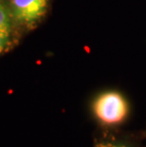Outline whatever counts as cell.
<instances>
[{"label": "cell", "mask_w": 146, "mask_h": 147, "mask_svg": "<svg viewBox=\"0 0 146 147\" xmlns=\"http://www.w3.org/2000/svg\"><path fill=\"white\" fill-rule=\"evenodd\" d=\"M51 0H11V15L27 30H33L48 13Z\"/></svg>", "instance_id": "2"}, {"label": "cell", "mask_w": 146, "mask_h": 147, "mask_svg": "<svg viewBox=\"0 0 146 147\" xmlns=\"http://www.w3.org/2000/svg\"><path fill=\"white\" fill-rule=\"evenodd\" d=\"M13 17L5 6L0 3V32L11 33L13 27Z\"/></svg>", "instance_id": "4"}, {"label": "cell", "mask_w": 146, "mask_h": 147, "mask_svg": "<svg viewBox=\"0 0 146 147\" xmlns=\"http://www.w3.org/2000/svg\"><path fill=\"white\" fill-rule=\"evenodd\" d=\"M11 33L0 32V53L4 52L11 44Z\"/></svg>", "instance_id": "5"}, {"label": "cell", "mask_w": 146, "mask_h": 147, "mask_svg": "<svg viewBox=\"0 0 146 147\" xmlns=\"http://www.w3.org/2000/svg\"><path fill=\"white\" fill-rule=\"evenodd\" d=\"M143 132H144V135H145V138H146V126H145V128L143 129Z\"/></svg>", "instance_id": "6"}, {"label": "cell", "mask_w": 146, "mask_h": 147, "mask_svg": "<svg viewBox=\"0 0 146 147\" xmlns=\"http://www.w3.org/2000/svg\"><path fill=\"white\" fill-rule=\"evenodd\" d=\"M129 99L119 89L107 88L99 91L89 102V112L97 129H122L131 117Z\"/></svg>", "instance_id": "1"}, {"label": "cell", "mask_w": 146, "mask_h": 147, "mask_svg": "<svg viewBox=\"0 0 146 147\" xmlns=\"http://www.w3.org/2000/svg\"><path fill=\"white\" fill-rule=\"evenodd\" d=\"M92 147H146L143 130L96 129Z\"/></svg>", "instance_id": "3"}]
</instances>
